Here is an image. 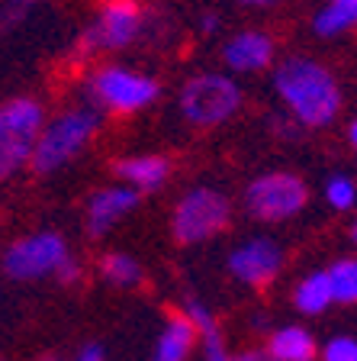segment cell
Segmentation results:
<instances>
[{
    "instance_id": "23",
    "label": "cell",
    "mask_w": 357,
    "mask_h": 361,
    "mask_svg": "<svg viewBox=\"0 0 357 361\" xmlns=\"http://www.w3.org/2000/svg\"><path fill=\"white\" fill-rule=\"evenodd\" d=\"M55 271H58V281H61V284H75V281L81 278V264H77L71 255H68Z\"/></svg>"
},
{
    "instance_id": "3",
    "label": "cell",
    "mask_w": 357,
    "mask_h": 361,
    "mask_svg": "<svg viewBox=\"0 0 357 361\" xmlns=\"http://www.w3.org/2000/svg\"><path fill=\"white\" fill-rule=\"evenodd\" d=\"M94 129H97V116L90 110H71L65 116H58V120H52L39 133L36 145H32V155H30L32 168L39 174L55 171L87 142L94 135Z\"/></svg>"
},
{
    "instance_id": "33",
    "label": "cell",
    "mask_w": 357,
    "mask_h": 361,
    "mask_svg": "<svg viewBox=\"0 0 357 361\" xmlns=\"http://www.w3.org/2000/svg\"><path fill=\"white\" fill-rule=\"evenodd\" d=\"M0 361H4V358H0Z\"/></svg>"
},
{
    "instance_id": "4",
    "label": "cell",
    "mask_w": 357,
    "mask_h": 361,
    "mask_svg": "<svg viewBox=\"0 0 357 361\" xmlns=\"http://www.w3.org/2000/svg\"><path fill=\"white\" fill-rule=\"evenodd\" d=\"M242 104V90L225 75H196L180 90V113L194 126H216Z\"/></svg>"
},
{
    "instance_id": "18",
    "label": "cell",
    "mask_w": 357,
    "mask_h": 361,
    "mask_svg": "<svg viewBox=\"0 0 357 361\" xmlns=\"http://www.w3.org/2000/svg\"><path fill=\"white\" fill-rule=\"evenodd\" d=\"M325 278H328L332 300H342V303L357 300V264H354V258H342V262H335L325 271Z\"/></svg>"
},
{
    "instance_id": "6",
    "label": "cell",
    "mask_w": 357,
    "mask_h": 361,
    "mask_svg": "<svg viewBox=\"0 0 357 361\" xmlns=\"http://www.w3.org/2000/svg\"><path fill=\"white\" fill-rule=\"evenodd\" d=\"M248 200V213L254 219L264 223H277V219H290L309 200V190L296 174L277 171V174H264V178L251 180V188L245 194Z\"/></svg>"
},
{
    "instance_id": "27",
    "label": "cell",
    "mask_w": 357,
    "mask_h": 361,
    "mask_svg": "<svg viewBox=\"0 0 357 361\" xmlns=\"http://www.w3.org/2000/svg\"><path fill=\"white\" fill-rule=\"evenodd\" d=\"M203 30H216V16H203Z\"/></svg>"
},
{
    "instance_id": "7",
    "label": "cell",
    "mask_w": 357,
    "mask_h": 361,
    "mask_svg": "<svg viewBox=\"0 0 357 361\" xmlns=\"http://www.w3.org/2000/svg\"><path fill=\"white\" fill-rule=\"evenodd\" d=\"M68 258V245L58 233H39L13 242L4 255V271L13 281H32L55 271Z\"/></svg>"
},
{
    "instance_id": "9",
    "label": "cell",
    "mask_w": 357,
    "mask_h": 361,
    "mask_svg": "<svg viewBox=\"0 0 357 361\" xmlns=\"http://www.w3.org/2000/svg\"><path fill=\"white\" fill-rule=\"evenodd\" d=\"M142 30V10L135 0H106L100 10L97 26L84 36V52H100V49H119L132 42Z\"/></svg>"
},
{
    "instance_id": "22",
    "label": "cell",
    "mask_w": 357,
    "mask_h": 361,
    "mask_svg": "<svg viewBox=\"0 0 357 361\" xmlns=\"http://www.w3.org/2000/svg\"><path fill=\"white\" fill-rule=\"evenodd\" d=\"M322 361H357L354 336H335L325 348H322Z\"/></svg>"
},
{
    "instance_id": "28",
    "label": "cell",
    "mask_w": 357,
    "mask_h": 361,
    "mask_svg": "<svg viewBox=\"0 0 357 361\" xmlns=\"http://www.w3.org/2000/svg\"><path fill=\"white\" fill-rule=\"evenodd\" d=\"M348 142H351V145L357 142V123H351V126H348Z\"/></svg>"
},
{
    "instance_id": "14",
    "label": "cell",
    "mask_w": 357,
    "mask_h": 361,
    "mask_svg": "<svg viewBox=\"0 0 357 361\" xmlns=\"http://www.w3.org/2000/svg\"><path fill=\"white\" fill-rule=\"evenodd\" d=\"M194 338H196L194 326L187 323L184 316H171L161 332V338H158L155 358L151 361H187V355L194 348Z\"/></svg>"
},
{
    "instance_id": "19",
    "label": "cell",
    "mask_w": 357,
    "mask_h": 361,
    "mask_svg": "<svg viewBox=\"0 0 357 361\" xmlns=\"http://www.w3.org/2000/svg\"><path fill=\"white\" fill-rule=\"evenodd\" d=\"M100 271H104V278L116 287H139V281H142L139 262L129 258V255H123V252H110V255H104Z\"/></svg>"
},
{
    "instance_id": "25",
    "label": "cell",
    "mask_w": 357,
    "mask_h": 361,
    "mask_svg": "<svg viewBox=\"0 0 357 361\" xmlns=\"http://www.w3.org/2000/svg\"><path fill=\"white\" fill-rule=\"evenodd\" d=\"M77 361H104V348H100L97 342H90V345H84V348H81Z\"/></svg>"
},
{
    "instance_id": "2",
    "label": "cell",
    "mask_w": 357,
    "mask_h": 361,
    "mask_svg": "<svg viewBox=\"0 0 357 361\" xmlns=\"http://www.w3.org/2000/svg\"><path fill=\"white\" fill-rule=\"evenodd\" d=\"M42 133V106L30 97L0 106V180L20 171Z\"/></svg>"
},
{
    "instance_id": "16",
    "label": "cell",
    "mask_w": 357,
    "mask_h": 361,
    "mask_svg": "<svg viewBox=\"0 0 357 361\" xmlns=\"http://www.w3.org/2000/svg\"><path fill=\"white\" fill-rule=\"evenodd\" d=\"M293 303H296L299 313H322V310L332 303V290H328V278L325 271H319V274H309V278L299 281L296 293H293Z\"/></svg>"
},
{
    "instance_id": "32",
    "label": "cell",
    "mask_w": 357,
    "mask_h": 361,
    "mask_svg": "<svg viewBox=\"0 0 357 361\" xmlns=\"http://www.w3.org/2000/svg\"><path fill=\"white\" fill-rule=\"evenodd\" d=\"M264 361H274V358H264Z\"/></svg>"
},
{
    "instance_id": "15",
    "label": "cell",
    "mask_w": 357,
    "mask_h": 361,
    "mask_svg": "<svg viewBox=\"0 0 357 361\" xmlns=\"http://www.w3.org/2000/svg\"><path fill=\"white\" fill-rule=\"evenodd\" d=\"M270 358L274 361H313L315 338L299 326H283L270 336Z\"/></svg>"
},
{
    "instance_id": "1",
    "label": "cell",
    "mask_w": 357,
    "mask_h": 361,
    "mask_svg": "<svg viewBox=\"0 0 357 361\" xmlns=\"http://www.w3.org/2000/svg\"><path fill=\"white\" fill-rule=\"evenodd\" d=\"M277 90L306 126H328L342 110V90L325 65L309 59H287L277 68Z\"/></svg>"
},
{
    "instance_id": "24",
    "label": "cell",
    "mask_w": 357,
    "mask_h": 361,
    "mask_svg": "<svg viewBox=\"0 0 357 361\" xmlns=\"http://www.w3.org/2000/svg\"><path fill=\"white\" fill-rule=\"evenodd\" d=\"M206 361H232V355L225 352V345H223V336L206 338Z\"/></svg>"
},
{
    "instance_id": "13",
    "label": "cell",
    "mask_w": 357,
    "mask_h": 361,
    "mask_svg": "<svg viewBox=\"0 0 357 361\" xmlns=\"http://www.w3.org/2000/svg\"><path fill=\"white\" fill-rule=\"evenodd\" d=\"M171 165L168 158L158 155H145V158H126V161H116V174L126 178L129 184H135V190H155L164 184Z\"/></svg>"
},
{
    "instance_id": "10",
    "label": "cell",
    "mask_w": 357,
    "mask_h": 361,
    "mask_svg": "<svg viewBox=\"0 0 357 361\" xmlns=\"http://www.w3.org/2000/svg\"><path fill=\"white\" fill-rule=\"evenodd\" d=\"M280 245L270 239H251L242 248H235L229 258V268L238 281H245L251 287H268L280 271Z\"/></svg>"
},
{
    "instance_id": "11",
    "label": "cell",
    "mask_w": 357,
    "mask_h": 361,
    "mask_svg": "<svg viewBox=\"0 0 357 361\" xmlns=\"http://www.w3.org/2000/svg\"><path fill=\"white\" fill-rule=\"evenodd\" d=\"M139 207V194L129 188H106L90 197L87 203V229L90 235H104L123 213Z\"/></svg>"
},
{
    "instance_id": "5",
    "label": "cell",
    "mask_w": 357,
    "mask_h": 361,
    "mask_svg": "<svg viewBox=\"0 0 357 361\" xmlns=\"http://www.w3.org/2000/svg\"><path fill=\"white\" fill-rule=\"evenodd\" d=\"M229 216H232V203L219 190L196 188L174 210V239L184 242V245L203 242L209 235H216L219 229H225Z\"/></svg>"
},
{
    "instance_id": "8",
    "label": "cell",
    "mask_w": 357,
    "mask_h": 361,
    "mask_svg": "<svg viewBox=\"0 0 357 361\" xmlns=\"http://www.w3.org/2000/svg\"><path fill=\"white\" fill-rule=\"evenodd\" d=\"M94 94L104 106L116 113H132L149 106L158 97V84L145 75H132L126 68H104L94 78Z\"/></svg>"
},
{
    "instance_id": "31",
    "label": "cell",
    "mask_w": 357,
    "mask_h": 361,
    "mask_svg": "<svg viewBox=\"0 0 357 361\" xmlns=\"http://www.w3.org/2000/svg\"><path fill=\"white\" fill-rule=\"evenodd\" d=\"M39 361H58V358H39Z\"/></svg>"
},
{
    "instance_id": "29",
    "label": "cell",
    "mask_w": 357,
    "mask_h": 361,
    "mask_svg": "<svg viewBox=\"0 0 357 361\" xmlns=\"http://www.w3.org/2000/svg\"><path fill=\"white\" fill-rule=\"evenodd\" d=\"M242 4H251V7H264V4H277V0H242Z\"/></svg>"
},
{
    "instance_id": "17",
    "label": "cell",
    "mask_w": 357,
    "mask_h": 361,
    "mask_svg": "<svg viewBox=\"0 0 357 361\" xmlns=\"http://www.w3.org/2000/svg\"><path fill=\"white\" fill-rule=\"evenodd\" d=\"M357 16V0H332L322 13H315V32L319 36H335V32L348 30Z\"/></svg>"
},
{
    "instance_id": "21",
    "label": "cell",
    "mask_w": 357,
    "mask_h": 361,
    "mask_svg": "<svg viewBox=\"0 0 357 361\" xmlns=\"http://www.w3.org/2000/svg\"><path fill=\"white\" fill-rule=\"evenodd\" d=\"M328 203L335 207V210H348L351 203H354V180L344 178V174H338V178L328 180Z\"/></svg>"
},
{
    "instance_id": "12",
    "label": "cell",
    "mask_w": 357,
    "mask_h": 361,
    "mask_svg": "<svg viewBox=\"0 0 357 361\" xmlns=\"http://www.w3.org/2000/svg\"><path fill=\"white\" fill-rule=\"evenodd\" d=\"M223 59L235 71H261L274 59V42L264 32H242V36L229 39L223 49Z\"/></svg>"
},
{
    "instance_id": "20",
    "label": "cell",
    "mask_w": 357,
    "mask_h": 361,
    "mask_svg": "<svg viewBox=\"0 0 357 361\" xmlns=\"http://www.w3.org/2000/svg\"><path fill=\"white\" fill-rule=\"evenodd\" d=\"M184 319H187L190 326H194V332H200L203 342H206V338H219V323H216V316L209 313V310L203 307L200 300H187V307H184Z\"/></svg>"
},
{
    "instance_id": "26",
    "label": "cell",
    "mask_w": 357,
    "mask_h": 361,
    "mask_svg": "<svg viewBox=\"0 0 357 361\" xmlns=\"http://www.w3.org/2000/svg\"><path fill=\"white\" fill-rule=\"evenodd\" d=\"M232 361H264L261 352H242V355H232Z\"/></svg>"
},
{
    "instance_id": "30",
    "label": "cell",
    "mask_w": 357,
    "mask_h": 361,
    "mask_svg": "<svg viewBox=\"0 0 357 361\" xmlns=\"http://www.w3.org/2000/svg\"><path fill=\"white\" fill-rule=\"evenodd\" d=\"M10 4H26V0H10Z\"/></svg>"
}]
</instances>
